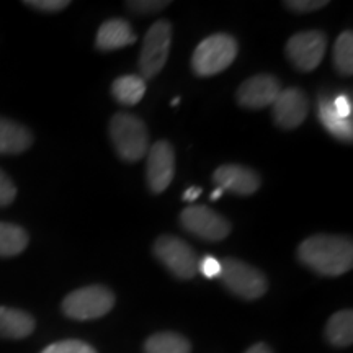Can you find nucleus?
I'll return each mask as SVG.
<instances>
[{
	"mask_svg": "<svg viewBox=\"0 0 353 353\" xmlns=\"http://www.w3.org/2000/svg\"><path fill=\"white\" fill-rule=\"evenodd\" d=\"M34 319L20 309L0 306V337L25 339L34 330Z\"/></svg>",
	"mask_w": 353,
	"mask_h": 353,
	"instance_id": "obj_15",
	"label": "nucleus"
},
{
	"mask_svg": "<svg viewBox=\"0 0 353 353\" xmlns=\"http://www.w3.org/2000/svg\"><path fill=\"white\" fill-rule=\"evenodd\" d=\"M25 6L41 12H61L69 7V2L68 0H32V2H25Z\"/></svg>",
	"mask_w": 353,
	"mask_h": 353,
	"instance_id": "obj_28",
	"label": "nucleus"
},
{
	"mask_svg": "<svg viewBox=\"0 0 353 353\" xmlns=\"http://www.w3.org/2000/svg\"><path fill=\"white\" fill-rule=\"evenodd\" d=\"M154 254L180 280H190L198 273V257L187 242L174 236L159 237Z\"/></svg>",
	"mask_w": 353,
	"mask_h": 353,
	"instance_id": "obj_7",
	"label": "nucleus"
},
{
	"mask_svg": "<svg viewBox=\"0 0 353 353\" xmlns=\"http://www.w3.org/2000/svg\"><path fill=\"white\" fill-rule=\"evenodd\" d=\"M327 38L322 32H301L286 43V54L293 65L303 72H311L322 63Z\"/></svg>",
	"mask_w": 353,
	"mask_h": 353,
	"instance_id": "obj_9",
	"label": "nucleus"
},
{
	"mask_svg": "<svg viewBox=\"0 0 353 353\" xmlns=\"http://www.w3.org/2000/svg\"><path fill=\"white\" fill-rule=\"evenodd\" d=\"M223 193H224V192H223V188H219V187H218V188L214 190L213 193H211V200H218V198H219L221 195H223Z\"/></svg>",
	"mask_w": 353,
	"mask_h": 353,
	"instance_id": "obj_32",
	"label": "nucleus"
},
{
	"mask_svg": "<svg viewBox=\"0 0 353 353\" xmlns=\"http://www.w3.org/2000/svg\"><path fill=\"white\" fill-rule=\"evenodd\" d=\"M198 272L206 278L219 276L221 262L213 255H205L201 260H198Z\"/></svg>",
	"mask_w": 353,
	"mask_h": 353,
	"instance_id": "obj_27",
	"label": "nucleus"
},
{
	"mask_svg": "<svg viewBox=\"0 0 353 353\" xmlns=\"http://www.w3.org/2000/svg\"><path fill=\"white\" fill-rule=\"evenodd\" d=\"M175 174V152L170 143L157 141L148 151V185L152 193H162L172 183Z\"/></svg>",
	"mask_w": 353,
	"mask_h": 353,
	"instance_id": "obj_10",
	"label": "nucleus"
},
{
	"mask_svg": "<svg viewBox=\"0 0 353 353\" xmlns=\"http://www.w3.org/2000/svg\"><path fill=\"white\" fill-rule=\"evenodd\" d=\"M114 306V294L107 286L92 285L69 293L63 301L64 314L76 321L99 319Z\"/></svg>",
	"mask_w": 353,
	"mask_h": 353,
	"instance_id": "obj_5",
	"label": "nucleus"
},
{
	"mask_svg": "<svg viewBox=\"0 0 353 353\" xmlns=\"http://www.w3.org/2000/svg\"><path fill=\"white\" fill-rule=\"evenodd\" d=\"M334 65L342 76H352L353 72V34L343 32L334 46Z\"/></svg>",
	"mask_w": 353,
	"mask_h": 353,
	"instance_id": "obj_22",
	"label": "nucleus"
},
{
	"mask_svg": "<svg viewBox=\"0 0 353 353\" xmlns=\"http://www.w3.org/2000/svg\"><path fill=\"white\" fill-rule=\"evenodd\" d=\"M180 103V99H175V100H172V107H175V105H179Z\"/></svg>",
	"mask_w": 353,
	"mask_h": 353,
	"instance_id": "obj_33",
	"label": "nucleus"
},
{
	"mask_svg": "<svg viewBox=\"0 0 353 353\" xmlns=\"http://www.w3.org/2000/svg\"><path fill=\"white\" fill-rule=\"evenodd\" d=\"M325 337L334 347H350L353 342V312L350 309L335 312L325 325Z\"/></svg>",
	"mask_w": 353,
	"mask_h": 353,
	"instance_id": "obj_18",
	"label": "nucleus"
},
{
	"mask_svg": "<svg viewBox=\"0 0 353 353\" xmlns=\"http://www.w3.org/2000/svg\"><path fill=\"white\" fill-rule=\"evenodd\" d=\"M110 138L118 156L138 162L149 151V134L144 121L131 113H117L110 121Z\"/></svg>",
	"mask_w": 353,
	"mask_h": 353,
	"instance_id": "obj_2",
	"label": "nucleus"
},
{
	"mask_svg": "<svg viewBox=\"0 0 353 353\" xmlns=\"http://www.w3.org/2000/svg\"><path fill=\"white\" fill-rule=\"evenodd\" d=\"M281 92V85L276 77L270 74H260L254 76L242 83L237 90V103L249 110H260L272 107L278 94Z\"/></svg>",
	"mask_w": 353,
	"mask_h": 353,
	"instance_id": "obj_12",
	"label": "nucleus"
},
{
	"mask_svg": "<svg viewBox=\"0 0 353 353\" xmlns=\"http://www.w3.org/2000/svg\"><path fill=\"white\" fill-rule=\"evenodd\" d=\"M33 143L32 132L23 125L0 118V154H20Z\"/></svg>",
	"mask_w": 353,
	"mask_h": 353,
	"instance_id": "obj_16",
	"label": "nucleus"
},
{
	"mask_svg": "<svg viewBox=\"0 0 353 353\" xmlns=\"http://www.w3.org/2000/svg\"><path fill=\"white\" fill-rule=\"evenodd\" d=\"M219 280L231 293L247 301L262 298L268 290L267 278L259 268L237 259H223Z\"/></svg>",
	"mask_w": 353,
	"mask_h": 353,
	"instance_id": "obj_4",
	"label": "nucleus"
},
{
	"mask_svg": "<svg viewBox=\"0 0 353 353\" xmlns=\"http://www.w3.org/2000/svg\"><path fill=\"white\" fill-rule=\"evenodd\" d=\"M126 6L131 8L132 12H138V13H156L164 10L165 7L170 6L169 0H151V2H144V0H139V2H126Z\"/></svg>",
	"mask_w": 353,
	"mask_h": 353,
	"instance_id": "obj_26",
	"label": "nucleus"
},
{
	"mask_svg": "<svg viewBox=\"0 0 353 353\" xmlns=\"http://www.w3.org/2000/svg\"><path fill=\"white\" fill-rule=\"evenodd\" d=\"M145 353H192V345L182 334L157 332L144 343Z\"/></svg>",
	"mask_w": 353,
	"mask_h": 353,
	"instance_id": "obj_20",
	"label": "nucleus"
},
{
	"mask_svg": "<svg viewBox=\"0 0 353 353\" xmlns=\"http://www.w3.org/2000/svg\"><path fill=\"white\" fill-rule=\"evenodd\" d=\"M17 188L6 172L0 170V206H7L15 200Z\"/></svg>",
	"mask_w": 353,
	"mask_h": 353,
	"instance_id": "obj_24",
	"label": "nucleus"
},
{
	"mask_svg": "<svg viewBox=\"0 0 353 353\" xmlns=\"http://www.w3.org/2000/svg\"><path fill=\"white\" fill-rule=\"evenodd\" d=\"M28 245V234L23 228L10 223H0V257H13Z\"/></svg>",
	"mask_w": 353,
	"mask_h": 353,
	"instance_id": "obj_21",
	"label": "nucleus"
},
{
	"mask_svg": "<svg viewBox=\"0 0 353 353\" xmlns=\"http://www.w3.org/2000/svg\"><path fill=\"white\" fill-rule=\"evenodd\" d=\"M298 257L319 275L339 276L352 268L353 244L348 237L319 234L301 242Z\"/></svg>",
	"mask_w": 353,
	"mask_h": 353,
	"instance_id": "obj_1",
	"label": "nucleus"
},
{
	"mask_svg": "<svg viewBox=\"0 0 353 353\" xmlns=\"http://www.w3.org/2000/svg\"><path fill=\"white\" fill-rule=\"evenodd\" d=\"M285 6L293 12L307 13L329 6V2L327 0H290V2H285Z\"/></svg>",
	"mask_w": 353,
	"mask_h": 353,
	"instance_id": "obj_25",
	"label": "nucleus"
},
{
	"mask_svg": "<svg viewBox=\"0 0 353 353\" xmlns=\"http://www.w3.org/2000/svg\"><path fill=\"white\" fill-rule=\"evenodd\" d=\"M332 107L335 113L343 120H350L352 118V100L347 94H339L332 97Z\"/></svg>",
	"mask_w": 353,
	"mask_h": 353,
	"instance_id": "obj_29",
	"label": "nucleus"
},
{
	"mask_svg": "<svg viewBox=\"0 0 353 353\" xmlns=\"http://www.w3.org/2000/svg\"><path fill=\"white\" fill-rule=\"evenodd\" d=\"M200 193H201V188H198V187H192V188H188L187 192L183 193V200L185 201H195L198 196H200Z\"/></svg>",
	"mask_w": 353,
	"mask_h": 353,
	"instance_id": "obj_30",
	"label": "nucleus"
},
{
	"mask_svg": "<svg viewBox=\"0 0 353 353\" xmlns=\"http://www.w3.org/2000/svg\"><path fill=\"white\" fill-rule=\"evenodd\" d=\"M237 51L239 46L231 34H211L196 46L192 57V68L200 77L216 76L234 63Z\"/></svg>",
	"mask_w": 353,
	"mask_h": 353,
	"instance_id": "obj_3",
	"label": "nucleus"
},
{
	"mask_svg": "<svg viewBox=\"0 0 353 353\" xmlns=\"http://www.w3.org/2000/svg\"><path fill=\"white\" fill-rule=\"evenodd\" d=\"M41 353H97L95 348L82 341H61L51 343Z\"/></svg>",
	"mask_w": 353,
	"mask_h": 353,
	"instance_id": "obj_23",
	"label": "nucleus"
},
{
	"mask_svg": "<svg viewBox=\"0 0 353 353\" xmlns=\"http://www.w3.org/2000/svg\"><path fill=\"white\" fill-rule=\"evenodd\" d=\"M273 120L283 130L301 126L307 117V99L301 88L290 87L281 90L272 103Z\"/></svg>",
	"mask_w": 353,
	"mask_h": 353,
	"instance_id": "obj_11",
	"label": "nucleus"
},
{
	"mask_svg": "<svg viewBox=\"0 0 353 353\" xmlns=\"http://www.w3.org/2000/svg\"><path fill=\"white\" fill-rule=\"evenodd\" d=\"M172 44V25L167 20H159L148 30L143 50L139 56V69L145 79L156 77L167 63Z\"/></svg>",
	"mask_w": 353,
	"mask_h": 353,
	"instance_id": "obj_6",
	"label": "nucleus"
},
{
	"mask_svg": "<svg viewBox=\"0 0 353 353\" xmlns=\"http://www.w3.org/2000/svg\"><path fill=\"white\" fill-rule=\"evenodd\" d=\"M112 94L118 103L134 107L145 94V81L141 76L118 77L112 85Z\"/></svg>",
	"mask_w": 353,
	"mask_h": 353,
	"instance_id": "obj_19",
	"label": "nucleus"
},
{
	"mask_svg": "<svg viewBox=\"0 0 353 353\" xmlns=\"http://www.w3.org/2000/svg\"><path fill=\"white\" fill-rule=\"evenodd\" d=\"M245 353H273V352L267 343H255V345L250 347Z\"/></svg>",
	"mask_w": 353,
	"mask_h": 353,
	"instance_id": "obj_31",
	"label": "nucleus"
},
{
	"mask_svg": "<svg viewBox=\"0 0 353 353\" xmlns=\"http://www.w3.org/2000/svg\"><path fill=\"white\" fill-rule=\"evenodd\" d=\"M136 41V34L131 25L123 19L107 20L97 33V48L101 51L121 50Z\"/></svg>",
	"mask_w": 353,
	"mask_h": 353,
	"instance_id": "obj_14",
	"label": "nucleus"
},
{
	"mask_svg": "<svg viewBox=\"0 0 353 353\" xmlns=\"http://www.w3.org/2000/svg\"><path fill=\"white\" fill-rule=\"evenodd\" d=\"M180 223L188 232L203 241L218 242L226 239L231 234V223L208 206H188L180 214Z\"/></svg>",
	"mask_w": 353,
	"mask_h": 353,
	"instance_id": "obj_8",
	"label": "nucleus"
},
{
	"mask_svg": "<svg viewBox=\"0 0 353 353\" xmlns=\"http://www.w3.org/2000/svg\"><path fill=\"white\" fill-rule=\"evenodd\" d=\"M213 182L223 188V192H231L236 195H252L260 187V176L249 167L237 164H224L218 167L213 174Z\"/></svg>",
	"mask_w": 353,
	"mask_h": 353,
	"instance_id": "obj_13",
	"label": "nucleus"
},
{
	"mask_svg": "<svg viewBox=\"0 0 353 353\" xmlns=\"http://www.w3.org/2000/svg\"><path fill=\"white\" fill-rule=\"evenodd\" d=\"M317 118H319L322 126H324L334 138L352 143V118L350 120H343V118H341L335 113V110L332 107V97H319V101H317Z\"/></svg>",
	"mask_w": 353,
	"mask_h": 353,
	"instance_id": "obj_17",
	"label": "nucleus"
}]
</instances>
